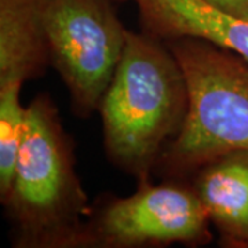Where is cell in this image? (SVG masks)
Listing matches in <instances>:
<instances>
[{"mask_svg": "<svg viewBox=\"0 0 248 248\" xmlns=\"http://www.w3.org/2000/svg\"><path fill=\"white\" fill-rule=\"evenodd\" d=\"M45 28L72 110L89 117L101 107L125 47L127 29L113 0H45Z\"/></svg>", "mask_w": 248, "mask_h": 248, "instance_id": "cell-4", "label": "cell"}, {"mask_svg": "<svg viewBox=\"0 0 248 248\" xmlns=\"http://www.w3.org/2000/svg\"><path fill=\"white\" fill-rule=\"evenodd\" d=\"M196 172L192 186L222 244L248 248V149L228 152Z\"/></svg>", "mask_w": 248, "mask_h": 248, "instance_id": "cell-7", "label": "cell"}, {"mask_svg": "<svg viewBox=\"0 0 248 248\" xmlns=\"http://www.w3.org/2000/svg\"><path fill=\"white\" fill-rule=\"evenodd\" d=\"M222 13L248 21V0H204Z\"/></svg>", "mask_w": 248, "mask_h": 248, "instance_id": "cell-10", "label": "cell"}, {"mask_svg": "<svg viewBox=\"0 0 248 248\" xmlns=\"http://www.w3.org/2000/svg\"><path fill=\"white\" fill-rule=\"evenodd\" d=\"M164 42L185 75L189 107L157 167L184 177L228 152L248 149V62L200 37Z\"/></svg>", "mask_w": 248, "mask_h": 248, "instance_id": "cell-3", "label": "cell"}, {"mask_svg": "<svg viewBox=\"0 0 248 248\" xmlns=\"http://www.w3.org/2000/svg\"><path fill=\"white\" fill-rule=\"evenodd\" d=\"M210 218L193 186L140 184L131 196L115 199L86 222L81 247L134 248L207 244Z\"/></svg>", "mask_w": 248, "mask_h": 248, "instance_id": "cell-5", "label": "cell"}, {"mask_svg": "<svg viewBox=\"0 0 248 248\" xmlns=\"http://www.w3.org/2000/svg\"><path fill=\"white\" fill-rule=\"evenodd\" d=\"M50 63L45 0H0V86H22Z\"/></svg>", "mask_w": 248, "mask_h": 248, "instance_id": "cell-8", "label": "cell"}, {"mask_svg": "<svg viewBox=\"0 0 248 248\" xmlns=\"http://www.w3.org/2000/svg\"><path fill=\"white\" fill-rule=\"evenodd\" d=\"M22 86H0V197L9 195L13 184L18 149L24 133L25 110L21 104Z\"/></svg>", "mask_w": 248, "mask_h": 248, "instance_id": "cell-9", "label": "cell"}, {"mask_svg": "<svg viewBox=\"0 0 248 248\" xmlns=\"http://www.w3.org/2000/svg\"><path fill=\"white\" fill-rule=\"evenodd\" d=\"M187 107L185 75L166 42L127 29L123 57L98 109L108 159L140 184L148 182Z\"/></svg>", "mask_w": 248, "mask_h": 248, "instance_id": "cell-1", "label": "cell"}, {"mask_svg": "<svg viewBox=\"0 0 248 248\" xmlns=\"http://www.w3.org/2000/svg\"><path fill=\"white\" fill-rule=\"evenodd\" d=\"M1 203L17 247H81L89 199L76 174L71 137L47 94L27 107L13 184Z\"/></svg>", "mask_w": 248, "mask_h": 248, "instance_id": "cell-2", "label": "cell"}, {"mask_svg": "<svg viewBox=\"0 0 248 248\" xmlns=\"http://www.w3.org/2000/svg\"><path fill=\"white\" fill-rule=\"evenodd\" d=\"M137 6L143 32L161 40L200 37L248 62V21L234 18L204 0H119Z\"/></svg>", "mask_w": 248, "mask_h": 248, "instance_id": "cell-6", "label": "cell"}]
</instances>
